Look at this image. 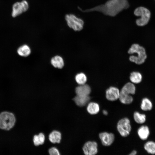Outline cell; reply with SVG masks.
<instances>
[{
	"mask_svg": "<svg viewBox=\"0 0 155 155\" xmlns=\"http://www.w3.org/2000/svg\"><path fill=\"white\" fill-rule=\"evenodd\" d=\"M97 144L94 141L86 142L83 148L84 154L86 155H94L98 152Z\"/></svg>",
	"mask_w": 155,
	"mask_h": 155,
	"instance_id": "cell-9",
	"label": "cell"
},
{
	"mask_svg": "<svg viewBox=\"0 0 155 155\" xmlns=\"http://www.w3.org/2000/svg\"><path fill=\"white\" fill-rule=\"evenodd\" d=\"M87 110L88 112L91 115H95L99 112V106L96 103L92 102L89 103L87 106Z\"/></svg>",
	"mask_w": 155,
	"mask_h": 155,
	"instance_id": "cell-17",
	"label": "cell"
},
{
	"mask_svg": "<svg viewBox=\"0 0 155 155\" xmlns=\"http://www.w3.org/2000/svg\"><path fill=\"white\" fill-rule=\"evenodd\" d=\"M31 52V49L28 45L24 44L20 46L17 50L18 54L22 57H26L29 56Z\"/></svg>",
	"mask_w": 155,
	"mask_h": 155,
	"instance_id": "cell-16",
	"label": "cell"
},
{
	"mask_svg": "<svg viewBox=\"0 0 155 155\" xmlns=\"http://www.w3.org/2000/svg\"><path fill=\"white\" fill-rule=\"evenodd\" d=\"M75 91L77 95L87 96H89L91 90L90 86L85 84L77 87L75 88Z\"/></svg>",
	"mask_w": 155,
	"mask_h": 155,
	"instance_id": "cell-12",
	"label": "cell"
},
{
	"mask_svg": "<svg viewBox=\"0 0 155 155\" xmlns=\"http://www.w3.org/2000/svg\"><path fill=\"white\" fill-rule=\"evenodd\" d=\"M99 137L103 145L108 146L111 145L113 142L115 136L112 133H108L106 132H102L99 134Z\"/></svg>",
	"mask_w": 155,
	"mask_h": 155,
	"instance_id": "cell-10",
	"label": "cell"
},
{
	"mask_svg": "<svg viewBox=\"0 0 155 155\" xmlns=\"http://www.w3.org/2000/svg\"><path fill=\"white\" fill-rule=\"evenodd\" d=\"M129 6L127 0H109L104 4L87 9L84 11H97L105 15L114 16L123 10L128 8Z\"/></svg>",
	"mask_w": 155,
	"mask_h": 155,
	"instance_id": "cell-1",
	"label": "cell"
},
{
	"mask_svg": "<svg viewBox=\"0 0 155 155\" xmlns=\"http://www.w3.org/2000/svg\"><path fill=\"white\" fill-rule=\"evenodd\" d=\"M129 53L132 54L134 53L136 56H131L129 59L130 61L136 64L140 65L143 63L147 58V55L145 49L137 44H133L128 51Z\"/></svg>",
	"mask_w": 155,
	"mask_h": 155,
	"instance_id": "cell-2",
	"label": "cell"
},
{
	"mask_svg": "<svg viewBox=\"0 0 155 155\" xmlns=\"http://www.w3.org/2000/svg\"><path fill=\"white\" fill-rule=\"evenodd\" d=\"M150 133L149 129L146 125L141 126L137 130L138 135L142 140H146L150 135Z\"/></svg>",
	"mask_w": 155,
	"mask_h": 155,
	"instance_id": "cell-14",
	"label": "cell"
},
{
	"mask_svg": "<svg viewBox=\"0 0 155 155\" xmlns=\"http://www.w3.org/2000/svg\"><path fill=\"white\" fill-rule=\"evenodd\" d=\"M120 91L117 88L111 87L106 91V99L110 101H114L119 98Z\"/></svg>",
	"mask_w": 155,
	"mask_h": 155,
	"instance_id": "cell-11",
	"label": "cell"
},
{
	"mask_svg": "<svg viewBox=\"0 0 155 155\" xmlns=\"http://www.w3.org/2000/svg\"><path fill=\"white\" fill-rule=\"evenodd\" d=\"M49 152L51 155H59L60 154L57 149L55 147H52L49 149Z\"/></svg>",
	"mask_w": 155,
	"mask_h": 155,
	"instance_id": "cell-25",
	"label": "cell"
},
{
	"mask_svg": "<svg viewBox=\"0 0 155 155\" xmlns=\"http://www.w3.org/2000/svg\"><path fill=\"white\" fill-rule=\"evenodd\" d=\"M16 119L14 115L11 112L4 111L0 113V129L9 130L14 126Z\"/></svg>",
	"mask_w": 155,
	"mask_h": 155,
	"instance_id": "cell-3",
	"label": "cell"
},
{
	"mask_svg": "<svg viewBox=\"0 0 155 155\" xmlns=\"http://www.w3.org/2000/svg\"><path fill=\"white\" fill-rule=\"evenodd\" d=\"M133 117L135 121L137 123L142 124L146 121V116L145 114L135 112L133 115Z\"/></svg>",
	"mask_w": 155,
	"mask_h": 155,
	"instance_id": "cell-23",
	"label": "cell"
},
{
	"mask_svg": "<svg viewBox=\"0 0 155 155\" xmlns=\"http://www.w3.org/2000/svg\"><path fill=\"white\" fill-rule=\"evenodd\" d=\"M65 19L68 26L75 31H80L83 28L84 22L81 19L73 14H67Z\"/></svg>",
	"mask_w": 155,
	"mask_h": 155,
	"instance_id": "cell-5",
	"label": "cell"
},
{
	"mask_svg": "<svg viewBox=\"0 0 155 155\" xmlns=\"http://www.w3.org/2000/svg\"><path fill=\"white\" fill-rule=\"evenodd\" d=\"M76 82L80 85L85 84L87 80L86 75L83 73L77 74L75 77Z\"/></svg>",
	"mask_w": 155,
	"mask_h": 155,
	"instance_id": "cell-24",
	"label": "cell"
},
{
	"mask_svg": "<svg viewBox=\"0 0 155 155\" xmlns=\"http://www.w3.org/2000/svg\"><path fill=\"white\" fill-rule=\"evenodd\" d=\"M52 65L55 68H62L64 65V61L63 58L61 56L57 55L53 57L51 60Z\"/></svg>",
	"mask_w": 155,
	"mask_h": 155,
	"instance_id": "cell-15",
	"label": "cell"
},
{
	"mask_svg": "<svg viewBox=\"0 0 155 155\" xmlns=\"http://www.w3.org/2000/svg\"><path fill=\"white\" fill-rule=\"evenodd\" d=\"M152 103L149 99L144 98L142 99L141 105V108L142 110L150 111L152 109Z\"/></svg>",
	"mask_w": 155,
	"mask_h": 155,
	"instance_id": "cell-19",
	"label": "cell"
},
{
	"mask_svg": "<svg viewBox=\"0 0 155 155\" xmlns=\"http://www.w3.org/2000/svg\"><path fill=\"white\" fill-rule=\"evenodd\" d=\"M90 98L89 96H82L77 95L73 100L77 105L82 106L86 105L90 101Z\"/></svg>",
	"mask_w": 155,
	"mask_h": 155,
	"instance_id": "cell-13",
	"label": "cell"
},
{
	"mask_svg": "<svg viewBox=\"0 0 155 155\" xmlns=\"http://www.w3.org/2000/svg\"><path fill=\"white\" fill-rule=\"evenodd\" d=\"M134 13L135 16L140 17L136 20V23L138 26H144L149 22L151 17V12L147 8L139 7L135 9Z\"/></svg>",
	"mask_w": 155,
	"mask_h": 155,
	"instance_id": "cell-4",
	"label": "cell"
},
{
	"mask_svg": "<svg viewBox=\"0 0 155 155\" xmlns=\"http://www.w3.org/2000/svg\"><path fill=\"white\" fill-rule=\"evenodd\" d=\"M135 91V87L133 83L128 82L123 87L120 92L119 96L124 98H128L134 94Z\"/></svg>",
	"mask_w": 155,
	"mask_h": 155,
	"instance_id": "cell-8",
	"label": "cell"
},
{
	"mask_svg": "<svg viewBox=\"0 0 155 155\" xmlns=\"http://www.w3.org/2000/svg\"><path fill=\"white\" fill-rule=\"evenodd\" d=\"M117 130L120 134L123 137L129 135L131 130L129 119L127 118L121 119L117 124Z\"/></svg>",
	"mask_w": 155,
	"mask_h": 155,
	"instance_id": "cell-6",
	"label": "cell"
},
{
	"mask_svg": "<svg viewBox=\"0 0 155 155\" xmlns=\"http://www.w3.org/2000/svg\"><path fill=\"white\" fill-rule=\"evenodd\" d=\"M44 140L45 136L42 133H40L38 135H35L33 138L34 143L36 146L43 144L44 142Z\"/></svg>",
	"mask_w": 155,
	"mask_h": 155,
	"instance_id": "cell-22",
	"label": "cell"
},
{
	"mask_svg": "<svg viewBox=\"0 0 155 155\" xmlns=\"http://www.w3.org/2000/svg\"><path fill=\"white\" fill-rule=\"evenodd\" d=\"M130 79L133 83L138 84L142 81V76L141 74L138 72H133L130 74Z\"/></svg>",
	"mask_w": 155,
	"mask_h": 155,
	"instance_id": "cell-21",
	"label": "cell"
},
{
	"mask_svg": "<svg viewBox=\"0 0 155 155\" xmlns=\"http://www.w3.org/2000/svg\"><path fill=\"white\" fill-rule=\"evenodd\" d=\"M29 8L28 2L25 0L21 2H17L13 5L12 16L13 17H17L26 11Z\"/></svg>",
	"mask_w": 155,
	"mask_h": 155,
	"instance_id": "cell-7",
	"label": "cell"
},
{
	"mask_svg": "<svg viewBox=\"0 0 155 155\" xmlns=\"http://www.w3.org/2000/svg\"><path fill=\"white\" fill-rule=\"evenodd\" d=\"M137 152L135 150L133 151L130 153L129 154L130 155H135L137 154Z\"/></svg>",
	"mask_w": 155,
	"mask_h": 155,
	"instance_id": "cell-26",
	"label": "cell"
},
{
	"mask_svg": "<svg viewBox=\"0 0 155 155\" xmlns=\"http://www.w3.org/2000/svg\"><path fill=\"white\" fill-rule=\"evenodd\" d=\"M49 139L52 143H59L61 139V134L58 131H53L49 134Z\"/></svg>",
	"mask_w": 155,
	"mask_h": 155,
	"instance_id": "cell-18",
	"label": "cell"
},
{
	"mask_svg": "<svg viewBox=\"0 0 155 155\" xmlns=\"http://www.w3.org/2000/svg\"><path fill=\"white\" fill-rule=\"evenodd\" d=\"M102 112L103 114L105 115H106L108 114V112L106 110H103L102 111Z\"/></svg>",
	"mask_w": 155,
	"mask_h": 155,
	"instance_id": "cell-27",
	"label": "cell"
},
{
	"mask_svg": "<svg viewBox=\"0 0 155 155\" xmlns=\"http://www.w3.org/2000/svg\"><path fill=\"white\" fill-rule=\"evenodd\" d=\"M144 147L147 152L150 154H155V142L152 141H148L144 144Z\"/></svg>",
	"mask_w": 155,
	"mask_h": 155,
	"instance_id": "cell-20",
	"label": "cell"
}]
</instances>
